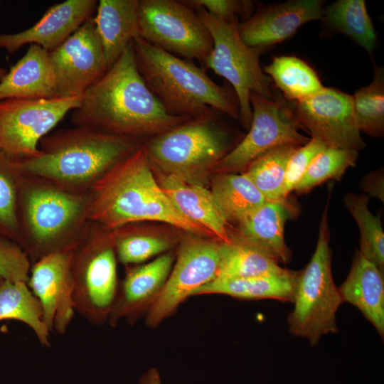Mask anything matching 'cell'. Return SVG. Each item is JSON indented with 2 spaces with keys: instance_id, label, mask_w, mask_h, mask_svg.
<instances>
[{
  "instance_id": "6",
  "label": "cell",
  "mask_w": 384,
  "mask_h": 384,
  "mask_svg": "<svg viewBox=\"0 0 384 384\" xmlns=\"http://www.w3.org/2000/svg\"><path fill=\"white\" fill-rule=\"evenodd\" d=\"M329 197L319 224L315 251L306 267L297 272L294 306L288 316L290 333L307 338L313 346L323 335L338 331L336 312L343 302L331 273L327 214Z\"/></svg>"
},
{
  "instance_id": "29",
  "label": "cell",
  "mask_w": 384,
  "mask_h": 384,
  "mask_svg": "<svg viewBox=\"0 0 384 384\" xmlns=\"http://www.w3.org/2000/svg\"><path fill=\"white\" fill-rule=\"evenodd\" d=\"M321 19L336 32L347 36L372 55L377 36L365 1H336L324 9Z\"/></svg>"
},
{
  "instance_id": "34",
  "label": "cell",
  "mask_w": 384,
  "mask_h": 384,
  "mask_svg": "<svg viewBox=\"0 0 384 384\" xmlns=\"http://www.w3.org/2000/svg\"><path fill=\"white\" fill-rule=\"evenodd\" d=\"M358 151L325 147L311 161L294 191L302 194L329 179L340 181L350 166L356 164Z\"/></svg>"
},
{
  "instance_id": "8",
  "label": "cell",
  "mask_w": 384,
  "mask_h": 384,
  "mask_svg": "<svg viewBox=\"0 0 384 384\" xmlns=\"http://www.w3.org/2000/svg\"><path fill=\"white\" fill-rule=\"evenodd\" d=\"M220 113L213 109L154 137L144 144L149 163L180 176L215 166L234 147Z\"/></svg>"
},
{
  "instance_id": "42",
  "label": "cell",
  "mask_w": 384,
  "mask_h": 384,
  "mask_svg": "<svg viewBox=\"0 0 384 384\" xmlns=\"http://www.w3.org/2000/svg\"><path fill=\"white\" fill-rule=\"evenodd\" d=\"M6 73L7 71L5 69L0 68V81L4 78Z\"/></svg>"
},
{
  "instance_id": "27",
  "label": "cell",
  "mask_w": 384,
  "mask_h": 384,
  "mask_svg": "<svg viewBox=\"0 0 384 384\" xmlns=\"http://www.w3.org/2000/svg\"><path fill=\"white\" fill-rule=\"evenodd\" d=\"M284 269L276 260L257 246L231 238L230 242L220 244V260L215 279L250 277Z\"/></svg>"
},
{
  "instance_id": "36",
  "label": "cell",
  "mask_w": 384,
  "mask_h": 384,
  "mask_svg": "<svg viewBox=\"0 0 384 384\" xmlns=\"http://www.w3.org/2000/svg\"><path fill=\"white\" fill-rule=\"evenodd\" d=\"M110 231L117 257L125 265L143 262L165 252L171 246L166 238L128 232L124 226Z\"/></svg>"
},
{
  "instance_id": "22",
  "label": "cell",
  "mask_w": 384,
  "mask_h": 384,
  "mask_svg": "<svg viewBox=\"0 0 384 384\" xmlns=\"http://www.w3.org/2000/svg\"><path fill=\"white\" fill-rule=\"evenodd\" d=\"M338 290L342 302L357 307L383 337V271L357 250L350 272Z\"/></svg>"
},
{
  "instance_id": "15",
  "label": "cell",
  "mask_w": 384,
  "mask_h": 384,
  "mask_svg": "<svg viewBox=\"0 0 384 384\" xmlns=\"http://www.w3.org/2000/svg\"><path fill=\"white\" fill-rule=\"evenodd\" d=\"M49 56L60 97H82L108 70L92 18Z\"/></svg>"
},
{
  "instance_id": "1",
  "label": "cell",
  "mask_w": 384,
  "mask_h": 384,
  "mask_svg": "<svg viewBox=\"0 0 384 384\" xmlns=\"http://www.w3.org/2000/svg\"><path fill=\"white\" fill-rule=\"evenodd\" d=\"M188 119L169 114L149 90L137 69L132 43L86 90L70 118L76 127L137 139L157 136Z\"/></svg>"
},
{
  "instance_id": "25",
  "label": "cell",
  "mask_w": 384,
  "mask_h": 384,
  "mask_svg": "<svg viewBox=\"0 0 384 384\" xmlns=\"http://www.w3.org/2000/svg\"><path fill=\"white\" fill-rule=\"evenodd\" d=\"M297 272L284 269L259 276L213 279L196 289L194 295L220 294L241 299H273L293 302Z\"/></svg>"
},
{
  "instance_id": "14",
  "label": "cell",
  "mask_w": 384,
  "mask_h": 384,
  "mask_svg": "<svg viewBox=\"0 0 384 384\" xmlns=\"http://www.w3.org/2000/svg\"><path fill=\"white\" fill-rule=\"evenodd\" d=\"M311 138L327 147L361 150L366 146L355 119L352 95L331 87L292 102Z\"/></svg>"
},
{
  "instance_id": "5",
  "label": "cell",
  "mask_w": 384,
  "mask_h": 384,
  "mask_svg": "<svg viewBox=\"0 0 384 384\" xmlns=\"http://www.w3.org/2000/svg\"><path fill=\"white\" fill-rule=\"evenodd\" d=\"M132 43L139 74L169 114L193 118L213 109L240 121L239 104L233 89L216 84L191 60L139 37Z\"/></svg>"
},
{
  "instance_id": "31",
  "label": "cell",
  "mask_w": 384,
  "mask_h": 384,
  "mask_svg": "<svg viewBox=\"0 0 384 384\" xmlns=\"http://www.w3.org/2000/svg\"><path fill=\"white\" fill-rule=\"evenodd\" d=\"M299 146H301L290 144L277 146L252 161L246 167L245 174L267 201L284 198L283 188L287 163Z\"/></svg>"
},
{
  "instance_id": "30",
  "label": "cell",
  "mask_w": 384,
  "mask_h": 384,
  "mask_svg": "<svg viewBox=\"0 0 384 384\" xmlns=\"http://www.w3.org/2000/svg\"><path fill=\"white\" fill-rule=\"evenodd\" d=\"M263 71L291 102L307 98L324 87L314 70L295 56L275 57Z\"/></svg>"
},
{
  "instance_id": "16",
  "label": "cell",
  "mask_w": 384,
  "mask_h": 384,
  "mask_svg": "<svg viewBox=\"0 0 384 384\" xmlns=\"http://www.w3.org/2000/svg\"><path fill=\"white\" fill-rule=\"evenodd\" d=\"M73 251L48 255L32 263L28 285L40 303L48 331L63 335L75 312Z\"/></svg>"
},
{
  "instance_id": "3",
  "label": "cell",
  "mask_w": 384,
  "mask_h": 384,
  "mask_svg": "<svg viewBox=\"0 0 384 384\" xmlns=\"http://www.w3.org/2000/svg\"><path fill=\"white\" fill-rule=\"evenodd\" d=\"M90 192L75 193L48 180L23 175L17 203L16 242L31 263L73 251L86 236Z\"/></svg>"
},
{
  "instance_id": "9",
  "label": "cell",
  "mask_w": 384,
  "mask_h": 384,
  "mask_svg": "<svg viewBox=\"0 0 384 384\" xmlns=\"http://www.w3.org/2000/svg\"><path fill=\"white\" fill-rule=\"evenodd\" d=\"M117 260L111 231L91 222L71 266L75 311L90 324L108 321L119 289Z\"/></svg>"
},
{
  "instance_id": "40",
  "label": "cell",
  "mask_w": 384,
  "mask_h": 384,
  "mask_svg": "<svg viewBox=\"0 0 384 384\" xmlns=\"http://www.w3.org/2000/svg\"><path fill=\"white\" fill-rule=\"evenodd\" d=\"M362 188L371 196L378 198L383 202V174L375 171L366 176Z\"/></svg>"
},
{
  "instance_id": "13",
  "label": "cell",
  "mask_w": 384,
  "mask_h": 384,
  "mask_svg": "<svg viewBox=\"0 0 384 384\" xmlns=\"http://www.w3.org/2000/svg\"><path fill=\"white\" fill-rule=\"evenodd\" d=\"M220 242L190 238L182 242L176 263L146 313V324L157 326L201 287L216 277L220 260Z\"/></svg>"
},
{
  "instance_id": "24",
  "label": "cell",
  "mask_w": 384,
  "mask_h": 384,
  "mask_svg": "<svg viewBox=\"0 0 384 384\" xmlns=\"http://www.w3.org/2000/svg\"><path fill=\"white\" fill-rule=\"evenodd\" d=\"M139 0H100L92 17L108 70L139 35Z\"/></svg>"
},
{
  "instance_id": "18",
  "label": "cell",
  "mask_w": 384,
  "mask_h": 384,
  "mask_svg": "<svg viewBox=\"0 0 384 384\" xmlns=\"http://www.w3.org/2000/svg\"><path fill=\"white\" fill-rule=\"evenodd\" d=\"M97 6L95 0H67L55 4L29 28L0 34V48L11 54L26 44H37L50 52L92 18Z\"/></svg>"
},
{
  "instance_id": "4",
  "label": "cell",
  "mask_w": 384,
  "mask_h": 384,
  "mask_svg": "<svg viewBox=\"0 0 384 384\" xmlns=\"http://www.w3.org/2000/svg\"><path fill=\"white\" fill-rule=\"evenodd\" d=\"M142 144L85 127L55 131L39 142L38 156L18 159L23 175L43 178L75 193H89L117 162Z\"/></svg>"
},
{
  "instance_id": "26",
  "label": "cell",
  "mask_w": 384,
  "mask_h": 384,
  "mask_svg": "<svg viewBox=\"0 0 384 384\" xmlns=\"http://www.w3.org/2000/svg\"><path fill=\"white\" fill-rule=\"evenodd\" d=\"M210 192L227 223H238L267 201L245 173H222L214 181Z\"/></svg>"
},
{
  "instance_id": "28",
  "label": "cell",
  "mask_w": 384,
  "mask_h": 384,
  "mask_svg": "<svg viewBox=\"0 0 384 384\" xmlns=\"http://www.w3.org/2000/svg\"><path fill=\"white\" fill-rule=\"evenodd\" d=\"M9 319L26 324L42 346H50V331L44 323L40 303L27 282H0V321Z\"/></svg>"
},
{
  "instance_id": "41",
  "label": "cell",
  "mask_w": 384,
  "mask_h": 384,
  "mask_svg": "<svg viewBox=\"0 0 384 384\" xmlns=\"http://www.w3.org/2000/svg\"><path fill=\"white\" fill-rule=\"evenodd\" d=\"M139 384H161L159 371L155 368H150L142 376Z\"/></svg>"
},
{
  "instance_id": "17",
  "label": "cell",
  "mask_w": 384,
  "mask_h": 384,
  "mask_svg": "<svg viewBox=\"0 0 384 384\" xmlns=\"http://www.w3.org/2000/svg\"><path fill=\"white\" fill-rule=\"evenodd\" d=\"M324 9L320 0H290L271 4L257 9L239 23V32L248 46L263 50L289 38L303 24L321 20Z\"/></svg>"
},
{
  "instance_id": "10",
  "label": "cell",
  "mask_w": 384,
  "mask_h": 384,
  "mask_svg": "<svg viewBox=\"0 0 384 384\" xmlns=\"http://www.w3.org/2000/svg\"><path fill=\"white\" fill-rule=\"evenodd\" d=\"M139 38L160 49L201 63L213 48L211 36L182 0H139Z\"/></svg>"
},
{
  "instance_id": "23",
  "label": "cell",
  "mask_w": 384,
  "mask_h": 384,
  "mask_svg": "<svg viewBox=\"0 0 384 384\" xmlns=\"http://www.w3.org/2000/svg\"><path fill=\"white\" fill-rule=\"evenodd\" d=\"M161 175L159 185L177 210L185 217L209 230L219 242L231 241L227 224L210 192L171 173Z\"/></svg>"
},
{
  "instance_id": "37",
  "label": "cell",
  "mask_w": 384,
  "mask_h": 384,
  "mask_svg": "<svg viewBox=\"0 0 384 384\" xmlns=\"http://www.w3.org/2000/svg\"><path fill=\"white\" fill-rule=\"evenodd\" d=\"M31 262L14 241L0 235V282L28 280Z\"/></svg>"
},
{
  "instance_id": "33",
  "label": "cell",
  "mask_w": 384,
  "mask_h": 384,
  "mask_svg": "<svg viewBox=\"0 0 384 384\" xmlns=\"http://www.w3.org/2000/svg\"><path fill=\"white\" fill-rule=\"evenodd\" d=\"M355 119L359 131L373 137L384 134V72L375 68L372 82L352 95Z\"/></svg>"
},
{
  "instance_id": "38",
  "label": "cell",
  "mask_w": 384,
  "mask_h": 384,
  "mask_svg": "<svg viewBox=\"0 0 384 384\" xmlns=\"http://www.w3.org/2000/svg\"><path fill=\"white\" fill-rule=\"evenodd\" d=\"M325 147L321 142L310 138L306 144L299 146L294 151L287 166L283 188L284 198L294 191L312 159Z\"/></svg>"
},
{
  "instance_id": "7",
  "label": "cell",
  "mask_w": 384,
  "mask_h": 384,
  "mask_svg": "<svg viewBox=\"0 0 384 384\" xmlns=\"http://www.w3.org/2000/svg\"><path fill=\"white\" fill-rule=\"evenodd\" d=\"M196 10L213 41V48L202 63L206 69L213 70L230 84L239 104L240 122L249 129L252 117L250 94L274 98L272 80L260 65L262 50L250 47L243 41L238 19L226 21L203 9Z\"/></svg>"
},
{
  "instance_id": "11",
  "label": "cell",
  "mask_w": 384,
  "mask_h": 384,
  "mask_svg": "<svg viewBox=\"0 0 384 384\" xmlns=\"http://www.w3.org/2000/svg\"><path fill=\"white\" fill-rule=\"evenodd\" d=\"M252 112L248 133L216 164L223 173L238 171L267 151L283 144L303 146L310 138L294 113L293 104L286 100L266 98L250 94Z\"/></svg>"
},
{
  "instance_id": "32",
  "label": "cell",
  "mask_w": 384,
  "mask_h": 384,
  "mask_svg": "<svg viewBox=\"0 0 384 384\" xmlns=\"http://www.w3.org/2000/svg\"><path fill=\"white\" fill-rule=\"evenodd\" d=\"M368 200L369 196L366 194L348 193L344 197V203L360 230L359 251L383 271V229L380 215H373L368 209Z\"/></svg>"
},
{
  "instance_id": "12",
  "label": "cell",
  "mask_w": 384,
  "mask_h": 384,
  "mask_svg": "<svg viewBox=\"0 0 384 384\" xmlns=\"http://www.w3.org/2000/svg\"><path fill=\"white\" fill-rule=\"evenodd\" d=\"M82 97L0 101V151L16 159L38 156L40 141L77 108Z\"/></svg>"
},
{
  "instance_id": "2",
  "label": "cell",
  "mask_w": 384,
  "mask_h": 384,
  "mask_svg": "<svg viewBox=\"0 0 384 384\" xmlns=\"http://www.w3.org/2000/svg\"><path fill=\"white\" fill-rule=\"evenodd\" d=\"M90 197V221L108 230L152 220L213 236L173 205L154 177L144 144L112 166L92 186Z\"/></svg>"
},
{
  "instance_id": "21",
  "label": "cell",
  "mask_w": 384,
  "mask_h": 384,
  "mask_svg": "<svg viewBox=\"0 0 384 384\" xmlns=\"http://www.w3.org/2000/svg\"><path fill=\"white\" fill-rule=\"evenodd\" d=\"M60 97L49 52L31 44L0 81V101L9 98Z\"/></svg>"
},
{
  "instance_id": "35",
  "label": "cell",
  "mask_w": 384,
  "mask_h": 384,
  "mask_svg": "<svg viewBox=\"0 0 384 384\" xmlns=\"http://www.w3.org/2000/svg\"><path fill=\"white\" fill-rule=\"evenodd\" d=\"M22 176L18 159L0 151V235L15 242L16 203Z\"/></svg>"
},
{
  "instance_id": "19",
  "label": "cell",
  "mask_w": 384,
  "mask_h": 384,
  "mask_svg": "<svg viewBox=\"0 0 384 384\" xmlns=\"http://www.w3.org/2000/svg\"><path fill=\"white\" fill-rule=\"evenodd\" d=\"M174 260L173 254L168 252L147 264L127 270L108 319L111 326L121 319L133 324L146 313L163 288Z\"/></svg>"
},
{
  "instance_id": "20",
  "label": "cell",
  "mask_w": 384,
  "mask_h": 384,
  "mask_svg": "<svg viewBox=\"0 0 384 384\" xmlns=\"http://www.w3.org/2000/svg\"><path fill=\"white\" fill-rule=\"evenodd\" d=\"M296 210L287 198L267 201L237 223L239 235L235 238L257 246L279 263H287L290 251L284 240V225Z\"/></svg>"
},
{
  "instance_id": "39",
  "label": "cell",
  "mask_w": 384,
  "mask_h": 384,
  "mask_svg": "<svg viewBox=\"0 0 384 384\" xmlns=\"http://www.w3.org/2000/svg\"><path fill=\"white\" fill-rule=\"evenodd\" d=\"M182 1L194 10L203 9L209 14L226 21L238 19V16L246 20L251 16L253 9V3L250 1L182 0Z\"/></svg>"
}]
</instances>
